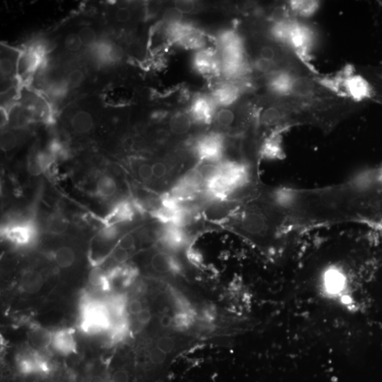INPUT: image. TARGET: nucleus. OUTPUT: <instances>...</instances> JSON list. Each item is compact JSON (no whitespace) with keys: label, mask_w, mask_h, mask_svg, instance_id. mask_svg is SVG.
<instances>
[{"label":"nucleus","mask_w":382,"mask_h":382,"mask_svg":"<svg viewBox=\"0 0 382 382\" xmlns=\"http://www.w3.org/2000/svg\"><path fill=\"white\" fill-rule=\"evenodd\" d=\"M276 65V63L271 62L264 61L263 59L258 58L254 63V68L257 71L260 72H267L271 71L272 68Z\"/></svg>","instance_id":"40"},{"label":"nucleus","mask_w":382,"mask_h":382,"mask_svg":"<svg viewBox=\"0 0 382 382\" xmlns=\"http://www.w3.org/2000/svg\"><path fill=\"white\" fill-rule=\"evenodd\" d=\"M225 221L246 240L268 251L283 247L290 233L284 211L263 185L255 196L239 204Z\"/></svg>","instance_id":"2"},{"label":"nucleus","mask_w":382,"mask_h":382,"mask_svg":"<svg viewBox=\"0 0 382 382\" xmlns=\"http://www.w3.org/2000/svg\"><path fill=\"white\" fill-rule=\"evenodd\" d=\"M289 5L294 15L303 18L311 17L319 8V3L316 1H291Z\"/></svg>","instance_id":"24"},{"label":"nucleus","mask_w":382,"mask_h":382,"mask_svg":"<svg viewBox=\"0 0 382 382\" xmlns=\"http://www.w3.org/2000/svg\"><path fill=\"white\" fill-rule=\"evenodd\" d=\"M345 89L350 98L362 100L370 97L371 89L367 81L360 76H350L345 80Z\"/></svg>","instance_id":"14"},{"label":"nucleus","mask_w":382,"mask_h":382,"mask_svg":"<svg viewBox=\"0 0 382 382\" xmlns=\"http://www.w3.org/2000/svg\"><path fill=\"white\" fill-rule=\"evenodd\" d=\"M183 19V14L175 8H170L165 12L163 15V22L165 26L173 25L181 22Z\"/></svg>","instance_id":"33"},{"label":"nucleus","mask_w":382,"mask_h":382,"mask_svg":"<svg viewBox=\"0 0 382 382\" xmlns=\"http://www.w3.org/2000/svg\"><path fill=\"white\" fill-rule=\"evenodd\" d=\"M89 282L93 287L106 290L109 288L108 276L105 274L102 269L95 267L89 274Z\"/></svg>","instance_id":"30"},{"label":"nucleus","mask_w":382,"mask_h":382,"mask_svg":"<svg viewBox=\"0 0 382 382\" xmlns=\"http://www.w3.org/2000/svg\"><path fill=\"white\" fill-rule=\"evenodd\" d=\"M69 223L62 213L53 212L47 217L46 230L54 235H61L68 231Z\"/></svg>","instance_id":"25"},{"label":"nucleus","mask_w":382,"mask_h":382,"mask_svg":"<svg viewBox=\"0 0 382 382\" xmlns=\"http://www.w3.org/2000/svg\"><path fill=\"white\" fill-rule=\"evenodd\" d=\"M193 65L196 71L203 75L215 76L221 72V63L212 47L199 50L193 58Z\"/></svg>","instance_id":"10"},{"label":"nucleus","mask_w":382,"mask_h":382,"mask_svg":"<svg viewBox=\"0 0 382 382\" xmlns=\"http://www.w3.org/2000/svg\"><path fill=\"white\" fill-rule=\"evenodd\" d=\"M116 8L110 12L111 19L119 24H126L133 19V11L129 8V3L127 2H116Z\"/></svg>","instance_id":"27"},{"label":"nucleus","mask_w":382,"mask_h":382,"mask_svg":"<svg viewBox=\"0 0 382 382\" xmlns=\"http://www.w3.org/2000/svg\"><path fill=\"white\" fill-rule=\"evenodd\" d=\"M150 312L148 310H146V309H144L142 312L140 313V314L137 316V321H138L139 323H140V324H146V323H147L148 322L150 321Z\"/></svg>","instance_id":"43"},{"label":"nucleus","mask_w":382,"mask_h":382,"mask_svg":"<svg viewBox=\"0 0 382 382\" xmlns=\"http://www.w3.org/2000/svg\"><path fill=\"white\" fill-rule=\"evenodd\" d=\"M240 89L233 84H222L213 91L212 97L216 105L228 107L238 99Z\"/></svg>","instance_id":"16"},{"label":"nucleus","mask_w":382,"mask_h":382,"mask_svg":"<svg viewBox=\"0 0 382 382\" xmlns=\"http://www.w3.org/2000/svg\"><path fill=\"white\" fill-rule=\"evenodd\" d=\"M293 75L288 72H276L269 80V88L274 94L279 96H289Z\"/></svg>","instance_id":"19"},{"label":"nucleus","mask_w":382,"mask_h":382,"mask_svg":"<svg viewBox=\"0 0 382 382\" xmlns=\"http://www.w3.org/2000/svg\"><path fill=\"white\" fill-rule=\"evenodd\" d=\"M117 188V183L111 176H102L96 182V192L101 198H108L114 196Z\"/></svg>","instance_id":"26"},{"label":"nucleus","mask_w":382,"mask_h":382,"mask_svg":"<svg viewBox=\"0 0 382 382\" xmlns=\"http://www.w3.org/2000/svg\"><path fill=\"white\" fill-rule=\"evenodd\" d=\"M166 356L167 353H165L162 350H160L157 347L152 348L150 350V353H149L150 360L154 364L162 363L165 359H166Z\"/></svg>","instance_id":"38"},{"label":"nucleus","mask_w":382,"mask_h":382,"mask_svg":"<svg viewBox=\"0 0 382 382\" xmlns=\"http://www.w3.org/2000/svg\"><path fill=\"white\" fill-rule=\"evenodd\" d=\"M29 340L36 350H45L52 344V334L43 327H34L29 333Z\"/></svg>","instance_id":"20"},{"label":"nucleus","mask_w":382,"mask_h":382,"mask_svg":"<svg viewBox=\"0 0 382 382\" xmlns=\"http://www.w3.org/2000/svg\"><path fill=\"white\" fill-rule=\"evenodd\" d=\"M364 189L362 178L316 189L289 188L286 207L290 227L293 230H304L362 221L361 198Z\"/></svg>","instance_id":"1"},{"label":"nucleus","mask_w":382,"mask_h":382,"mask_svg":"<svg viewBox=\"0 0 382 382\" xmlns=\"http://www.w3.org/2000/svg\"><path fill=\"white\" fill-rule=\"evenodd\" d=\"M19 143V137L15 132L6 130L3 132L1 137L2 149L5 151L13 150Z\"/></svg>","instance_id":"31"},{"label":"nucleus","mask_w":382,"mask_h":382,"mask_svg":"<svg viewBox=\"0 0 382 382\" xmlns=\"http://www.w3.org/2000/svg\"><path fill=\"white\" fill-rule=\"evenodd\" d=\"M174 8L184 14H191L196 10L197 4L193 1H188V0H182V1H177L174 3Z\"/></svg>","instance_id":"34"},{"label":"nucleus","mask_w":382,"mask_h":382,"mask_svg":"<svg viewBox=\"0 0 382 382\" xmlns=\"http://www.w3.org/2000/svg\"><path fill=\"white\" fill-rule=\"evenodd\" d=\"M315 94H316V82L307 77H292L289 96L308 98L312 97Z\"/></svg>","instance_id":"13"},{"label":"nucleus","mask_w":382,"mask_h":382,"mask_svg":"<svg viewBox=\"0 0 382 382\" xmlns=\"http://www.w3.org/2000/svg\"><path fill=\"white\" fill-rule=\"evenodd\" d=\"M285 114L281 108L276 106H270L260 115L258 123L266 127H279L285 122Z\"/></svg>","instance_id":"23"},{"label":"nucleus","mask_w":382,"mask_h":382,"mask_svg":"<svg viewBox=\"0 0 382 382\" xmlns=\"http://www.w3.org/2000/svg\"><path fill=\"white\" fill-rule=\"evenodd\" d=\"M153 270L161 274H180L182 265L179 260L172 253L159 251L153 255L150 260Z\"/></svg>","instance_id":"11"},{"label":"nucleus","mask_w":382,"mask_h":382,"mask_svg":"<svg viewBox=\"0 0 382 382\" xmlns=\"http://www.w3.org/2000/svg\"><path fill=\"white\" fill-rule=\"evenodd\" d=\"M128 374L126 371L119 370L113 375L112 382H128Z\"/></svg>","instance_id":"42"},{"label":"nucleus","mask_w":382,"mask_h":382,"mask_svg":"<svg viewBox=\"0 0 382 382\" xmlns=\"http://www.w3.org/2000/svg\"><path fill=\"white\" fill-rule=\"evenodd\" d=\"M128 309L130 314L135 315V316H137V315L144 310L142 303H141L140 301L137 300V299L131 301L128 304Z\"/></svg>","instance_id":"41"},{"label":"nucleus","mask_w":382,"mask_h":382,"mask_svg":"<svg viewBox=\"0 0 382 382\" xmlns=\"http://www.w3.org/2000/svg\"><path fill=\"white\" fill-rule=\"evenodd\" d=\"M276 57H277V53L272 47L264 46L260 50L259 58L260 59L276 63Z\"/></svg>","instance_id":"36"},{"label":"nucleus","mask_w":382,"mask_h":382,"mask_svg":"<svg viewBox=\"0 0 382 382\" xmlns=\"http://www.w3.org/2000/svg\"><path fill=\"white\" fill-rule=\"evenodd\" d=\"M136 173L140 180L144 183L153 182V173L151 163L149 161H140L136 167Z\"/></svg>","instance_id":"32"},{"label":"nucleus","mask_w":382,"mask_h":382,"mask_svg":"<svg viewBox=\"0 0 382 382\" xmlns=\"http://www.w3.org/2000/svg\"><path fill=\"white\" fill-rule=\"evenodd\" d=\"M64 120L72 133L79 136L89 135L94 130L98 112L89 102L77 101L69 105L63 111Z\"/></svg>","instance_id":"3"},{"label":"nucleus","mask_w":382,"mask_h":382,"mask_svg":"<svg viewBox=\"0 0 382 382\" xmlns=\"http://www.w3.org/2000/svg\"><path fill=\"white\" fill-rule=\"evenodd\" d=\"M81 310V328L84 332L98 334L110 328V314L106 303L87 296L82 301Z\"/></svg>","instance_id":"4"},{"label":"nucleus","mask_w":382,"mask_h":382,"mask_svg":"<svg viewBox=\"0 0 382 382\" xmlns=\"http://www.w3.org/2000/svg\"><path fill=\"white\" fill-rule=\"evenodd\" d=\"M75 251L68 246H63L54 253V260L58 266L67 268L72 266L75 260Z\"/></svg>","instance_id":"29"},{"label":"nucleus","mask_w":382,"mask_h":382,"mask_svg":"<svg viewBox=\"0 0 382 382\" xmlns=\"http://www.w3.org/2000/svg\"><path fill=\"white\" fill-rule=\"evenodd\" d=\"M52 347L58 353L70 355L76 351V342L73 332L70 329H63L52 334Z\"/></svg>","instance_id":"15"},{"label":"nucleus","mask_w":382,"mask_h":382,"mask_svg":"<svg viewBox=\"0 0 382 382\" xmlns=\"http://www.w3.org/2000/svg\"><path fill=\"white\" fill-rule=\"evenodd\" d=\"M214 121L216 126L224 131L235 132V134L242 133V130L237 123V114L231 108L225 107L216 112Z\"/></svg>","instance_id":"17"},{"label":"nucleus","mask_w":382,"mask_h":382,"mask_svg":"<svg viewBox=\"0 0 382 382\" xmlns=\"http://www.w3.org/2000/svg\"><path fill=\"white\" fill-rule=\"evenodd\" d=\"M130 253L129 251H126L121 249V248L117 247L114 250V253H113V258L118 263L123 264L126 263L127 260L129 259Z\"/></svg>","instance_id":"39"},{"label":"nucleus","mask_w":382,"mask_h":382,"mask_svg":"<svg viewBox=\"0 0 382 382\" xmlns=\"http://www.w3.org/2000/svg\"><path fill=\"white\" fill-rule=\"evenodd\" d=\"M225 137L219 132L200 135L193 142L192 151L201 162L220 163L225 158Z\"/></svg>","instance_id":"5"},{"label":"nucleus","mask_w":382,"mask_h":382,"mask_svg":"<svg viewBox=\"0 0 382 382\" xmlns=\"http://www.w3.org/2000/svg\"><path fill=\"white\" fill-rule=\"evenodd\" d=\"M188 230L174 225H162L157 238L161 245L172 251H179L189 244Z\"/></svg>","instance_id":"8"},{"label":"nucleus","mask_w":382,"mask_h":382,"mask_svg":"<svg viewBox=\"0 0 382 382\" xmlns=\"http://www.w3.org/2000/svg\"><path fill=\"white\" fill-rule=\"evenodd\" d=\"M20 54V50L1 44V94L16 87L17 82H15L18 80L17 68Z\"/></svg>","instance_id":"6"},{"label":"nucleus","mask_w":382,"mask_h":382,"mask_svg":"<svg viewBox=\"0 0 382 382\" xmlns=\"http://www.w3.org/2000/svg\"><path fill=\"white\" fill-rule=\"evenodd\" d=\"M75 31L82 40L86 52L92 49L102 39L97 30L89 24L79 26Z\"/></svg>","instance_id":"21"},{"label":"nucleus","mask_w":382,"mask_h":382,"mask_svg":"<svg viewBox=\"0 0 382 382\" xmlns=\"http://www.w3.org/2000/svg\"><path fill=\"white\" fill-rule=\"evenodd\" d=\"M193 123L188 113H175L169 121V130L175 136H184L191 131Z\"/></svg>","instance_id":"18"},{"label":"nucleus","mask_w":382,"mask_h":382,"mask_svg":"<svg viewBox=\"0 0 382 382\" xmlns=\"http://www.w3.org/2000/svg\"><path fill=\"white\" fill-rule=\"evenodd\" d=\"M135 239L134 235L132 234H127V235L123 236L120 239L119 244H118V247L129 251L130 250L133 249V248L135 247Z\"/></svg>","instance_id":"35"},{"label":"nucleus","mask_w":382,"mask_h":382,"mask_svg":"<svg viewBox=\"0 0 382 382\" xmlns=\"http://www.w3.org/2000/svg\"><path fill=\"white\" fill-rule=\"evenodd\" d=\"M62 47L66 54L76 56L86 52L80 36L77 31H66L62 38Z\"/></svg>","instance_id":"22"},{"label":"nucleus","mask_w":382,"mask_h":382,"mask_svg":"<svg viewBox=\"0 0 382 382\" xmlns=\"http://www.w3.org/2000/svg\"><path fill=\"white\" fill-rule=\"evenodd\" d=\"M43 285V278L38 272H26L22 280V288L29 293L38 292Z\"/></svg>","instance_id":"28"},{"label":"nucleus","mask_w":382,"mask_h":382,"mask_svg":"<svg viewBox=\"0 0 382 382\" xmlns=\"http://www.w3.org/2000/svg\"><path fill=\"white\" fill-rule=\"evenodd\" d=\"M87 68L84 65L72 64L66 65L59 75L64 79L70 90H78L82 87L87 79Z\"/></svg>","instance_id":"12"},{"label":"nucleus","mask_w":382,"mask_h":382,"mask_svg":"<svg viewBox=\"0 0 382 382\" xmlns=\"http://www.w3.org/2000/svg\"><path fill=\"white\" fill-rule=\"evenodd\" d=\"M156 347L165 353H169L174 349V340L170 337L161 338V339L158 340L157 343H156Z\"/></svg>","instance_id":"37"},{"label":"nucleus","mask_w":382,"mask_h":382,"mask_svg":"<svg viewBox=\"0 0 382 382\" xmlns=\"http://www.w3.org/2000/svg\"><path fill=\"white\" fill-rule=\"evenodd\" d=\"M216 105L212 96H198L192 101L188 114L193 123L209 125L214 121L215 117Z\"/></svg>","instance_id":"9"},{"label":"nucleus","mask_w":382,"mask_h":382,"mask_svg":"<svg viewBox=\"0 0 382 382\" xmlns=\"http://www.w3.org/2000/svg\"><path fill=\"white\" fill-rule=\"evenodd\" d=\"M3 237L17 245H27L36 235V228L32 221L18 220L9 223L2 230Z\"/></svg>","instance_id":"7"}]
</instances>
